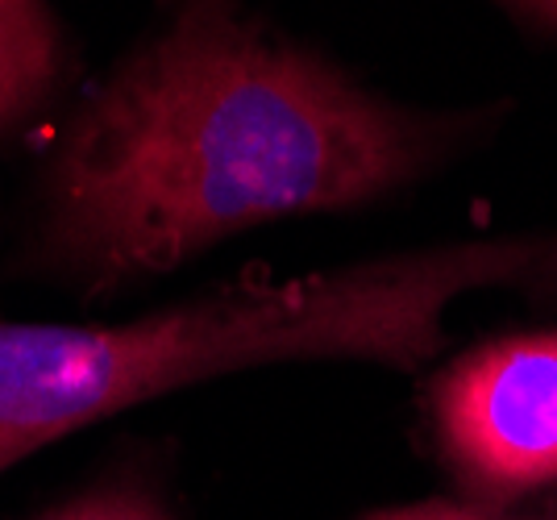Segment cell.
I'll list each match as a JSON object with an SVG mask.
<instances>
[{"label":"cell","instance_id":"obj_1","mask_svg":"<svg viewBox=\"0 0 557 520\" xmlns=\"http://www.w3.org/2000/svg\"><path fill=\"white\" fill-rule=\"evenodd\" d=\"M508 104L412 109L292 42L242 0H166L75 113L47 188V262L104 292L255 225L417 188Z\"/></svg>","mask_w":557,"mask_h":520},{"label":"cell","instance_id":"obj_2","mask_svg":"<svg viewBox=\"0 0 557 520\" xmlns=\"http://www.w3.org/2000/svg\"><path fill=\"white\" fill-rule=\"evenodd\" d=\"M479 292L557 305V230L437 242L296 280L242 275L125 325L0 321V467L129 404L262 362L420 371L445 350V312Z\"/></svg>","mask_w":557,"mask_h":520},{"label":"cell","instance_id":"obj_3","mask_svg":"<svg viewBox=\"0 0 557 520\" xmlns=\"http://www.w3.org/2000/svg\"><path fill=\"white\" fill-rule=\"evenodd\" d=\"M429 429L462 504L504 517L557 483V330H511L449 358Z\"/></svg>","mask_w":557,"mask_h":520},{"label":"cell","instance_id":"obj_4","mask_svg":"<svg viewBox=\"0 0 557 520\" xmlns=\"http://www.w3.org/2000/svg\"><path fill=\"white\" fill-rule=\"evenodd\" d=\"M59 79V34L42 0H0V129L25 121Z\"/></svg>","mask_w":557,"mask_h":520},{"label":"cell","instance_id":"obj_5","mask_svg":"<svg viewBox=\"0 0 557 520\" xmlns=\"http://www.w3.org/2000/svg\"><path fill=\"white\" fill-rule=\"evenodd\" d=\"M50 520H166L150 499L134 492V487H113V492H100V496L84 499V504H71L67 512Z\"/></svg>","mask_w":557,"mask_h":520},{"label":"cell","instance_id":"obj_6","mask_svg":"<svg viewBox=\"0 0 557 520\" xmlns=\"http://www.w3.org/2000/svg\"><path fill=\"white\" fill-rule=\"evenodd\" d=\"M508 22L557 47V0H491Z\"/></svg>","mask_w":557,"mask_h":520},{"label":"cell","instance_id":"obj_7","mask_svg":"<svg viewBox=\"0 0 557 520\" xmlns=\"http://www.w3.org/2000/svg\"><path fill=\"white\" fill-rule=\"evenodd\" d=\"M362 520H511L495 517V512H479L470 504H454V499H429V504H404V508H383Z\"/></svg>","mask_w":557,"mask_h":520}]
</instances>
